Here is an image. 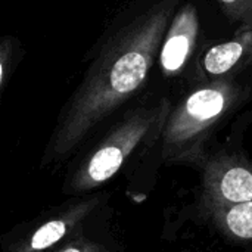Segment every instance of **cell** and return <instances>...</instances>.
Masks as SVG:
<instances>
[{"mask_svg":"<svg viewBox=\"0 0 252 252\" xmlns=\"http://www.w3.org/2000/svg\"><path fill=\"white\" fill-rule=\"evenodd\" d=\"M247 96L248 87L230 75L214 78L192 90L167 118L164 131L167 158L204 164L210 137Z\"/></svg>","mask_w":252,"mask_h":252,"instance_id":"1","label":"cell"},{"mask_svg":"<svg viewBox=\"0 0 252 252\" xmlns=\"http://www.w3.org/2000/svg\"><path fill=\"white\" fill-rule=\"evenodd\" d=\"M252 201V162L235 154H217L204 162L202 205L205 210Z\"/></svg>","mask_w":252,"mask_h":252,"instance_id":"2","label":"cell"},{"mask_svg":"<svg viewBox=\"0 0 252 252\" xmlns=\"http://www.w3.org/2000/svg\"><path fill=\"white\" fill-rule=\"evenodd\" d=\"M199 31L198 13L193 4H186L173 19L159 53L164 74H177L193 52Z\"/></svg>","mask_w":252,"mask_h":252,"instance_id":"3","label":"cell"},{"mask_svg":"<svg viewBox=\"0 0 252 252\" xmlns=\"http://www.w3.org/2000/svg\"><path fill=\"white\" fill-rule=\"evenodd\" d=\"M252 62V28H239L227 41L214 44L202 56V69L213 78L229 77L235 69Z\"/></svg>","mask_w":252,"mask_h":252,"instance_id":"4","label":"cell"},{"mask_svg":"<svg viewBox=\"0 0 252 252\" xmlns=\"http://www.w3.org/2000/svg\"><path fill=\"white\" fill-rule=\"evenodd\" d=\"M216 227L227 238L252 242V201L207 210Z\"/></svg>","mask_w":252,"mask_h":252,"instance_id":"5","label":"cell"},{"mask_svg":"<svg viewBox=\"0 0 252 252\" xmlns=\"http://www.w3.org/2000/svg\"><path fill=\"white\" fill-rule=\"evenodd\" d=\"M124 161V149L121 146H105L94 154L89 164V176L93 182H105L112 177Z\"/></svg>","mask_w":252,"mask_h":252,"instance_id":"6","label":"cell"},{"mask_svg":"<svg viewBox=\"0 0 252 252\" xmlns=\"http://www.w3.org/2000/svg\"><path fill=\"white\" fill-rule=\"evenodd\" d=\"M65 232H66V226L63 221L59 220L49 221L44 226H41L37 230V233L31 238V248L35 251L46 250L47 247L58 242L65 235Z\"/></svg>","mask_w":252,"mask_h":252,"instance_id":"7","label":"cell"},{"mask_svg":"<svg viewBox=\"0 0 252 252\" xmlns=\"http://www.w3.org/2000/svg\"><path fill=\"white\" fill-rule=\"evenodd\" d=\"M224 13L241 28H252V0H219Z\"/></svg>","mask_w":252,"mask_h":252,"instance_id":"8","label":"cell"},{"mask_svg":"<svg viewBox=\"0 0 252 252\" xmlns=\"http://www.w3.org/2000/svg\"><path fill=\"white\" fill-rule=\"evenodd\" d=\"M1 78H3V65L0 62V84H1Z\"/></svg>","mask_w":252,"mask_h":252,"instance_id":"9","label":"cell"},{"mask_svg":"<svg viewBox=\"0 0 252 252\" xmlns=\"http://www.w3.org/2000/svg\"><path fill=\"white\" fill-rule=\"evenodd\" d=\"M63 252H81L80 250H77V248H68V250H65Z\"/></svg>","mask_w":252,"mask_h":252,"instance_id":"10","label":"cell"}]
</instances>
